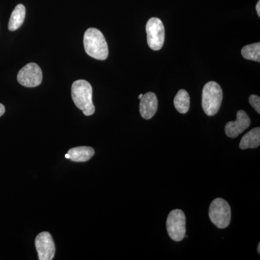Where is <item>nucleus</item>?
Listing matches in <instances>:
<instances>
[{"instance_id": "obj_18", "label": "nucleus", "mask_w": 260, "mask_h": 260, "mask_svg": "<svg viewBox=\"0 0 260 260\" xmlns=\"http://www.w3.org/2000/svg\"><path fill=\"white\" fill-rule=\"evenodd\" d=\"M256 13H257L258 16L260 17V1H258L257 4L256 5Z\"/></svg>"}, {"instance_id": "obj_20", "label": "nucleus", "mask_w": 260, "mask_h": 260, "mask_svg": "<svg viewBox=\"0 0 260 260\" xmlns=\"http://www.w3.org/2000/svg\"><path fill=\"white\" fill-rule=\"evenodd\" d=\"M65 158H66L67 159H70L69 154H68V153L65 154Z\"/></svg>"}, {"instance_id": "obj_2", "label": "nucleus", "mask_w": 260, "mask_h": 260, "mask_svg": "<svg viewBox=\"0 0 260 260\" xmlns=\"http://www.w3.org/2000/svg\"><path fill=\"white\" fill-rule=\"evenodd\" d=\"M72 98L75 106L83 111L85 116L93 115L95 107L93 103V88L86 80H79L72 85Z\"/></svg>"}, {"instance_id": "obj_14", "label": "nucleus", "mask_w": 260, "mask_h": 260, "mask_svg": "<svg viewBox=\"0 0 260 260\" xmlns=\"http://www.w3.org/2000/svg\"><path fill=\"white\" fill-rule=\"evenodd\" d=\"M174 107L181 114H186L189 109L190 98L189 93L184 89L179 90L174 100Z\"/></svg>"}, {"instance_id": "obj_9", "label": "nucleus", "mask_w": 260, "mask_h": 260, "mask_svg": "<svg viewBox=\"0 0 260 260\" xmlns=\"http://www.w3.org/2000/svg\"><path fill=\"white\" fill-rule=\"evenodd\" d=\"M251 124V119L244 111H238L237 120L229 121L225 126V133L229 138H236L247 129Z\"/></svg>"}, {"instance_id": "obj_21", "label": "nucleus", "mask_w": 260, "mask_h": 260, "mask_svg": "<svg viewBox=\"0 0 260 260\" xmlns=\"http://www.w3.org/2000/svg\"><path fill=\"white\" fill-rule=\"evenodd\" d=\"M143 96V94H140V95H139V96H138V99H142V97Z\"/></svg>"}, {"instance_id": "obj_3", "label": "nucleus", "mask_w": 260, "mask_h": 260, "mask_svg": "<svg viewBox=\"0 0 260 260\" xmlns=\"http://www.w3.org/2000/svg\"><path fill=\"white\" fill-rule=\"evenodd\" d=\"M223 90L216 82L205 84L202 95V107L208 116H214L218 112L223 101Z\"/></svg>"}, {"instance_id": "obj_11", "label": "nucleus", "mask_w": 260, "mask_h": 260, "mask_svg": "<svg viewBox=\"0 0 260 260\" xmlns=\"http://www.w3.org/2000/svg\"><path fill=\"white\" fill-rule=\"evenodd\" d=\"M68 153L73 161L86 162L93 156L95 150L91 147L80 146L70 149Z\"/></svg>"}, {"instance_id": "obj_19", "label": "nucleus", "mask_w": 260, "mask_h": 260, "mask_svg": "<svg viewBox=\"0 0 260 260\" xmlns=\"http://www.w3.org/2000/svg\"><path fill=\"white\" fill-rule=\"evenodd\" d=\"M257 251H258V254H260V244L259 243V244H258V246H257Z\"/></svg>"}, {"instance_id": "obj_13", "label": "nucleus", "mask_w": 260, "mask_h": 260, "mask_svg": "<svg viewBox=\"0 0 260 260\" xmlns=\"http://www.w3.org/2000/svg\"><path fill=\"white\" fill-rule=\"evenodd\" d=\"M25 18V8L23 5L19 4L15 7L10 16L8 29L10 31H15L23 25Z\"/></svg>"}, {"instance_id": "obj_16", "label": "nucleus", "mask_w": 260, "mask_h": 260, "mask_svg": "<svg viewBox=\"0 0 260 260\" xmlns=\"http://www.w3.org/2000/svg\"><path fill=\"white\" fill-rule=\"evenodd\" d=\"M249 104L255 109L258 114H260V98L258 95H251L249 99Z\"/></svg>"}, {"instance_id": "obj_15", "label": "nucleus", "mask_w": 260, "mask_h": 260, "mask_svg": "<svg viewBox=\"0 0 260 260\" xmlns=\"http://www.w3.org/2000/svg\"><path fill=\"white\" fill-rule=\"evenodd\" d=\"M242 54L243 57L248 60L260 61V43L249 44L242 48Z\"/></svg>"}, {"instance_id": "obj_6", "label": "nucleus", "mask_w": 260, "mask_h": 260, "mask_svg": "<svg viewBox=\"0 0 260 260\" xmlns=\"http://www.w3.org/2000/svg\"><path fill=\"white\" fill-rule=\"evenodd\" d=\"M147 41L150 49L160 50L165 40V28L159 18H152L146 24Z\"/></svg>"}, {"instance_id": "obj_8", "label": "nucleus", "mask_w": 260, "mask_h": 260, "mask_svg": "<svg viewBox=\"0 0 260 260\" xmlns=\"http://www.w3.org/2000/svg\"><path fill=\"white\" fill-rule=\"evenodd\" d=\"M35 245L39 260L54 259L55 255V245L49 233H40L36 238Z\"/></svg>"}, {"instance_id": "obj_10", "label": "nucleus", "mask_w": 260, "mask_h": 260, "mask_svg": "<svg viewBox=\"0 0 260 260\" xmlns=\"http://www.w3.org/2000/svg\"><path fill=\"white\" fill-rule=\"evenodd\" d=\"M158 109V99L156 95L152 92L145 93L140 99V112L143 119H151Z\"/></svg>"}, {"instance_id": "obj_7", "label": "nucleus", "mask_w": 260, "mask_h": 260, "mask_svg": "<svg viewBox=\"0 0 260 260\" xmlns=\"http://www.w3.org/2000/svg\"><path fill=\"white\" fill-rule=\"evenodd\" d=\"M18 83L27 88H35L42 83V69L36 63H29L19 71Z\"/></svg>"}, {"instance_id": "obj_17", "label": "nucleus", "mask_w": 260, "mask_h": 260, "mask_svg": "<svg viewBox=\"0 0 260 260\" xmlns=\"http://www.w3.org/2000/svg\"><path fill=\"white\" fill-rule=\"evenodd\" d=\"M5 112V108L3 104H0V116L3 115Z\"/></svg>"}, {"instance_id": "obj_12", "label": "nucleus", "mask_w": 260, "mask_h": 260, "mask_svg": "<svg viewBox=\"0 0 260 260\" xmlns=\"http://www.w3.org/2000/svg\"><path fill=\"white\" fill-rule=\"evenodd\" d=\"M260 145V128L255 127L248 132L241 140L239 148L242 150L256 148Z\"/></svg>"}, {"instance_id": "obj_5", "label": "nucleus", "mask_w": 260, "mask_h": 260, "mask_svg": "<svg viewBox=\"0 0 260 260\" xmlns=\"http://www.w3.org/2000/svg\"><path fill=\"white\" fill-rule=\"evenodd\" d=\"M167 228L169 237L174 242H181L186 235V217L182 210H172L167 220Z\"/></svg>"}, {"instance_id": "obj_1", "label": "nucleus", "mask_w": 260, "mask_h": 260, "mask_svg": "<svg viewBox=\"0 0 260 260\" xmlns=\"http://www.w3.org/2000/svg\"><path fill=\"white\" fill-rule=\"evenodd\" d=\"M84 48L88 56L98 60H105L109 56V48L105 37L96 28H90L84 34Z\"/></svg>"}, {"instance_id": "obj_4", "label": "nucleus", "mask_w": 260, "mask_h": 260, "mask_svg": "<svg viewBox=\"0 0 260 260\" xmlns=\"http://www.w3.org/2000/svg\"><path fill=\"white\" fill-rule=\"evenodd\" d=\"M209 217L215 226L218 229H225L229 226L232 218L230 205L225 200L216 198L210 205Z\"/></svg>"}]
</instances>
